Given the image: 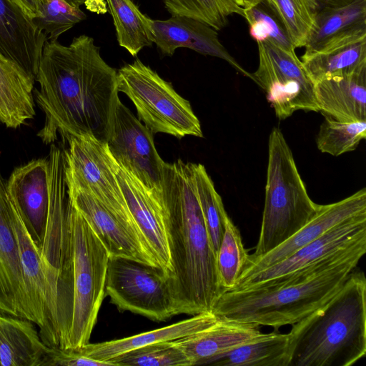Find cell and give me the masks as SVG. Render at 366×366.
<instances>
[{
  "label": "cell",
  "instance_id": "obj_36",
  "mask_svg": "<svg viewBox=\"0 0 366 366\" xmlns=\"http://www.w3.org/2000/svg\"><path fill=\"white\" fill-rule=\"evenodd\" d=\"M85 19L79 7L64 0H39L38 14L32 21L46 35L47 40L56 41L61 34Z\"/></svg>",
  "mask_w": 366,
  "mask_h": 366
},
{
  "label": "cell",
  "instance_id": "obj_37",
  "mask_svg": "<svg viewBox=\"0 0 366 366\" xmlns=\"http://www.w3.org/2000/svg\"><path fill=\"white\" fill-rule=\"evenodd\" d=\"M114 366H191L184 352L173 341L139 347L110 360Z\"/></svg>",
  "mask_w": 366,
  "mask_h": 366
},
{
  "label": "cell",
  "instance_id": "obj_14",
  "mask_svg": "<svg viewBox=\"0 0 366 366\" xmlns=\"http://www.w3.org/2000/svg\"><path fill=\"white\" fill-rule=\"evenodd\" d=\"M366 237V213L353 216L287 258L237 282L229 290L279 280L315 264Z\"/></svg>",
  "mask_w": 366,
  "mask_h": 366
},
{
  "label": "cell",
  "instance_id": "obj_39",
  "mask_svg": "<svg viewBox=\"0 0 366 366\" xmlns=\"http://www.w3.org/2000/svg\"><path fill=\"white\" fill-rule=\"evenodd\" d=\"M31 19L37 16L39 0H12Z\"/></svg>",
  "mask_w": 366,
  "mask_h": 366
},
{
  "label": "cell",
  "instance_id": "obj_40",
  "mask_svg": "<svg viewBox=\"0 0 366 366\" xmlns=\"http://www.w3.org/2000/svg\"><path fill=\"white\" fill-rule=\"evenodd\" d=\"M315 1L320 6V8L322 9V8H325V7H333V6L345 5V4L352 2L354 0H315Z\"/></svg>",
  "mask_w": 366,
  "mask_h": 366
},
{
  "label": "cell",
  "instance_id": "obj_7",
  "mask_svg": "<svg viewBox=\"0 0 366 366\" xmlns=\"http://www.w3.org/2000/svg\"><path fill=\"white\" fill-rule=\"evenodd\" d=\"M118 90L134 104L138 119L152 132L181 139L203 137L190 103L172 85L137 59L117 71Z\"/></svg>",
  "mask_w": 366,
  "mask_h": 366
},
{
  "label": "cell",
  "instance_id": "obj_35",
  "mask_svg": "<svg viewBox=\"0 0 366 366\" xmlns=\"http://www.w3.org/2000/svg\"><path fill=\"white\" fill-rule=\"evenodd\" d=\"M282 19L295 48L304 47L320 6L315 0H267Z\"/></svg>",
  "mask_w": 366,
  "mask_h": 366
},
{
  "label": "cell",
  "instance_id": "obj_26",
  "mask_svg": "<svg viewBox=\"0 0 366 366\" xmlns=\"http://www.w3.org/2000/svg\"><path fill=\"white\" fill-rule=\"evenodd\" d=\"M301 61L314 84L326 78L352 74L366 66V37L302 55Z\"/></svg>",
  "mask_w": 366,
  "mask_h": 366
},
{
  "label": "cell",
  "instance_id": "obj_28",
  "mask_svg": "<svg viewBox=\"0 0 366 366\" xmlns=\"http://www.w3.org/2000/svg\"><path fill=\"white\" fill-rule=\"evenodd\" d=\"M112 16L117 41L135 56L153 42L150 18L142 14L132 0H106Z\"/></svg>",
  "mask_w": 366,
  "mask_h": 366
},
{
  "label": "cell",
  "instance_id": "obj_20",
  "mask_svg": "<svg viewBox=\"0 0 366 366\" xmlns=\"http://www.w3.org/2000/svg\"><path fill=\"white\" fill-rule=\"evenodd\" d=\"M366 37V0L320 9L308 34L303 56Z\"/></svg>",
  "mask_w": 366,
  "mask_h": 366
},
{
  "label": "cell",
  "instance_id": "obj_5",
  "mask_svg": "<svg viewBox=\"0 0 366 366\" xmlns=\"http://www.w3.org/2000/svg\"><path fill=\"white\" fill-rule=\"evenodd\" d=\"M319 207L307 193L282 132L274 127L269 136L259 237L254 253L249 257L262 256L285 242L316 215Z\"/></svg>",
  "mask_w": 366,
  "mask_h": 366
},
{
  "label": "cell",
  "instance_id": "obj_6",
  "mask_svg": "<svg viewBox=\"0 0 366 366\" xmlns=\"http://www.w3.org/2000/svg\"><path fill=\"white\" fill-rule=\"evenodd\" d=\"M69 224L72 245L73 305L66 347L79 348L89 342L106 296L105 282L109 254L72 203Z\"/></svg>",
  "mask_w": 366,
  "mask_h": 366
},
{
  "label": "cell",
  "instance_id": "obj_43",
  "mask_svg": "<svg viewBox=\"0 0 366 366\" xmlns=\"http://www.w3.org/2000/svg\"><path fill=\"white\" fill-rule=\"evenodd\" d=\"M239 6H240V0H233ZM241 7V6H240Z\"/></svg>",
  "mask_w": 366,
  "mask_h": 366
},
{
  "label": "cell",
  "instance_id": "obj_30",
  "mask_svg": "<svg viewBox=\"0 0 366 366\" xmlns=\"http://www.w3.org/2000/svg\"><path fill=\"white\" fill-rule=\"evenodd\" d=\"M192 169L199 206L212 247L217 254L228 214L204 166L192 163Z\"/></svg>",
  "mask_w": 366,
  "mask_h": 366
},
{
  "label": "cell",
  "instance_id": "obj_27",
  "mask_svg": "<svg viewBox=\"0 0 366 366\" xmlns=\"http://www.w3.org/2000/svg\"><path fill=\"white\" fill-rule=\"evenodd\" d=\"M288 335L261 333L214 359L218 366H287Z\"/></svg>",
  "mask_w": 366,
  "mask_h": 366
},
{
  "label": "cell",
  "instance_id": "obj_11",
  "mask_svg": "<svg viewBox=\"0 0 366 366\" xmlns=\"http://www.w3.org/2000/svg\"><path fill=\"white\" fill-rule=\"evenodd\" d=\"M107 144L120 166L152 192L161 191L164 162L155 148L153 134L120 100Z\"/></svg>",
  "mask_w": 366,
  "mask_h": 366
},
{
  "label": "cell",
  "instance_id": "obj_17",
  "mask_svg": "<svg viewBox=\"0 0 366 366\" xmlns=\"http://www.w3.org/2000/svg\"><path fill=\"white\" fill-rule=\"evenodd\" d=\"M362 213H366L365 187L340 201L320 204L316 215L285 242L262 256L250 257L248 254L237 282L287 258L335 225Z\"/></svg>",
  "mask_w": 366,
  "mask_h": 366
},
{
  "label": "cell",
  "instance_id": "obj_12",
  "mask_svg": "<svg viewBox=\"0 0 366 366\" xmlns=\"http://www.w3.org/2000/svg\"><path fill=\"white\" fill-rule=\"evenodd\" d=\"M72 204L107 250L122 257L157 267L128 208L104 204L92 194L69 191Z\"/></svg>",
  "mask_w": 366,
  "mask_h": 366
},
{
  "label": "cell",
  "instance_id": "obj_13",
  "mask_svg": "<svg viewBox=\"0 0 366 366\" xmlns=\"http://www.w3.org/2000/svg\"><path fill=\"white\" fill-rule=\"evenodd\" d=\"M11 212L6 181L0 173V311L31 320L40 330L44 320L23 272Z\"/></svg>",
  "mask_w": 366,
  "mask_h": 366
},
{
  "label": "cell",
  "instance_id": "obj_19",
  "mask_svg": "<svg viewBox=\"0 0 366 366\" xmlns=\"http://www.w3.org/2000/svg\"><path fill=\"white\" fill-rule=\"evenodd\" d=\"M47 36L12 0H0V53L35 81Z\"/></svg>",
  "mask_w": 366,
  "mask_h": 366
},
{
  "label": "cell",
  "instance_id": "obj_32",
  "mask_svg": "<svg viewBox=\"0 0 366 366\" xmlns=\"http://www.w3.org/2000/svg\"><path fill=\"white\" fill-rule=\"evenodd\" d=\"M248 253L244 247L240 232L228 216L220 246L216 254L220 285L225 291L237 282L245 265Z\"/></svg>",
  "mask_w": 366,
  "mask_h": 366
},
{
  "label": "cell",
  "instance_id": "obj_25",
  "mask_svg": "<svg viewBox=\"0 0 366 366\" xmlns=\"http://www.w3.org/2000/svg\"><path fill=\"white\" fill-rule=\"evenodd\" d=\"M34 81L0 53V123L16 129L34 117Z\"/></svg>",
  "mask_w": 366,
  "mask_h": 366
},
{
  "label": "cell",
  "instance_id": "obj_42",
  "mask_svg": "<svg viewBox=\"0 0 366 366\" xmlns=\"http://www.w3.org/2000/svg\"><path fill=\"white\" fill-rule=\"evenodd\" d=\"M259 0H240V6L244 9Z\"/></svg>",
  "mask_w": 366,
  "mask_h": 366
},
{
  "label": "cell",
  "instance_id": "obj_24",
  "mask_svg": "<svg viewBox=\"0 0 366 366\" xmlns=\"http://www.w3.org/2000/svg\"><path fill=\"white\" fill-rule=\"evenodd\" d=\"M48 350L34 322L0 311L1 366H41Z\"/></svg>",
  "mask_w": 366,
  "mask_h": 366
},
{
  "label": "cell",
  "instance_id": "obj_41",
  "mask_svg": "<svg viewBox=\"0 0 366 366\" xmlns=\"http://www.w3.org/2000/svg\"><path fill=\"white\" fill-rule=\"evenodd\" d=\"M64 1L73 6L79 7V6L83 4L86 0H64Z\"/></svg>",
  "mask_w": 366,
  "mask_h": 366
},
{
  "label": "cell",
  "instance_id": "obj_2",
  "mask_svg": "<svg viewBox=\"0 0 366 366\" xmlns=\"http://www.w3.org/2000/svg\"><path fill=\"white\" fill-rule=\"evenodd\" d=\"M171 254L169 277L179 314L212 312L224 292L197 195L192 163H164L158 193Z\"/></svg>",
  "mask_w": 366,
  "mask_h": 366
},
{
  "label": "cell",
  "instance_id": "obj_10",
  "mask_svg": "<svg viewBox=\"0 0 366 366\" xmlns=\"http://www.w3.org/2000/svg\"><path fill=\"white\" fill-rule=\"evenodd\" d=\"M65 153V177L69 191L89 193L102 202L128 208L119 186L117 162L107 143L90 137H71Z\"/></svg>",
  "mask_w": 366,
  "mask_h": 366
},
{
  "label": "cell",
  "instance_id": "obj_34",
  "mask_svg": "<svg viewBox=\"0 0 366 366\" xmlns=\"http://www.w3.org/2000/svg\"><path fill=\"white\" fill-rule=\"evenodd\" d=\"M172 15L189 16L202 21L216 30L227 24L232 14L244 16L243 9L233 0H162Z\"/></svg>",
  "mask_w": 366,
  "mask_h": 366
},
{
  "label": "cell",
  "instance_id": "obj_15",
  "mask_svg": "<svg viewBox=\"0 0 366 366\" xmlns=\"http://www.w3.org/2000/svg\"><path fill=\"white\" fill-rule=\"evenodd\" d=\"M116 174L128 209L147 249L157 267L169 277L172 259L159 192L147 189L118 162Z\"/></svg>",
  "mask_w": 366,
  "mask_h": 366
},
{
  "label": "cell",
  "instance_id": "obj_44",
  "mask_svg": "<svg viewBox=\"0 0 366 366\" xmlns=\"http://www.w3.org/2000/svg\"><path fill=\"white\" fill-rule=\"evenodd\" d=\"M1 366V365H0Z\"/></svg>",
  "mask_w": 366,
  "mask_h": 366
},
{
  "label": "cell",
  "instance_id": "obj_8",
  "mask_svg": "<svg viewBox=\"0 0 366 366\" xmlns=\"http://www.w3.org/2000/svg\"><path fill=\"white\" fill-rule=\"evenodd\" d=\"M105 295L120 312L157 322L179 315L169 277L159 268L122 257H109Z\"/></svg>",
  "mask_w": 366,
  "mask_h": 366
},
{
  "label": "cell",
  "instance_id": "obj_29",
  "mask_svg": "<svg viewBox=\"0 0 366 366\" xmlns=\"http://www.w3.org/2000/svg\"><path fill=\"white\" fill-rule=\"evenodd\" d=\"M11 207V221L17 241L23 272L33 295L36 305L43 317L44 326L47 284L41 254L31 238L21 218L12 204Z\"/></svg>",
  "mask_w": 366,
  "mask_h": 366
},
{
  "label": "cell",
  "instance_id": "obj_22",
  "mask_svg": "<svg viewBox=\"0 0 366 366\" xmlns=\"http://www.w3.org/2000/svg\"><path fill=\"white\" fill-rule=\"evenodd\" d=\"M320 112L340 122L366 121V66L315 83Z\"/></svg>",
  "mask_w": 366,
  "mask_h": 366
},
{
  "label": "cell",
  "instance_id": "obj_31",
  "mask_svg": "<svg viewBox=\"0 0 366 366\" xmlns=\"http://www.w3.org/2000/svg\"><path fill=\"white\" fill-rule=\"evenodd\" d=\"M251 37L292 52L295 46L280 16L267 0H259L243 9Z\"/></svg>",
  "mask_w": 366,
  "mask_h": 366
},
{
  "label": "cell",
  "instance_id": "obj_16",
  "mask_svg": "<svg viewBox=\"0 0 366 366\" xmlns=\"http://www.w3.org/2000/svg\"><path fill=\"white\" fill-rule=\"evenodd\" d=\"M8 198L39 252L49 214L48 159L39 158L14 169L6 182Z\"/></svg>",
  "mask_w": 366,
  "mask_h": 366
},
{
  "label": "cell",
  "instance_id": "obj_18",
  "mask_svg": "<svg viewBox=\"0 0 366 366\" xmlns=\"http://www.w3.org/2000/svg\"><path fill=\"white\" fill-rule=\"evenodd\" d=\"M153 42L164 55L172 56L178 48L184 47L199 54L222 59L238 72L254 81L252 74L245 70L219 41L217 30L198 19L172 15L167 20L150 19Z\"/></svg>",
  "mask_w": 366,
  "mask_h": 366
},
{
  "label": "cell",
  "instance_id": "obj_1",
  "mask_svg": "<svg viewBox=\"0 0 366 366\" xmlns=\"http://www.w3.org/2000/svg\"><path fill=\"white\" fill-rule=\"evenodd\" d=\"M35 81V99L44 114L37 133L43 143L54 142L58 135L63 140L90 136L108 142L120 100L118 76L92 37L80 35L68 46L47 40Z\"/></svg>",
  "mask_w": 366,
  "mask_h": 366
},
{
  "label": "cell",
  "instance_id": "obj_23",
  "mask_svg": "<svg viewBox=\"0 0 366 366\" xmlns=\"http://www.w3.org/2000/svg\"><path fill=\"white\" fill-rule=\"evenodd\" d=\"M218 319L219 317L213 312L200 313L164 327L122 339L95 344L89 342L79 348L89 358L110 362L114 357L139 347L174 341L198 333L212 326Z\"/></svg>",
  "mask_w": 366,
  "mask_h": 366
},
{
  "label": "cell",
  "instance_id": "obj_33",
  "mask_svg": "<svg viewBox=\"0 0 366 366\" xmlns=\"http://www.w3.org/2000/svg\"><path fill=\"white\" fill-rule=\"evenodd\" d=\"M366 137V121L340 122L325 116L316 138L322 153L340 156L356 149Z\"/></svg>",
  "mask_w": 366,
  "mask_h": 366
},
{
  "label": "cell",
  "instance_id": "obj_38",
  "mask_svg": "<svg viewBox=\"0 0 366 366\" xmlns=\"http://www.w3.org/2000/svg\"><path fill=\"white\" fill-rule=\"evenodd\" d=\"M41 366H114L111 362L99 361L81 353L79 348L49 347Z\"/></svg>",
  "mask_w": 366,
  "mask_h": 366
},
{
  "label": "cell",
  "instance_id": "obj_21",
  "mask_svg": "<svg viewBox=\"0 0 366 366\" xmlns=\"http://www.w3.org/2000/svg\"><path fill=\"white\" fill-rule=\"evenodd\" d=\"M261 333L258 325L219 317L208 328L173 342L184 352L192 365H209L219 356Z\"/></svg>",
  "mask_w": 366,
  "mask_h": 366
},
{
  "label": "cell",
  "instance_id": "obj_3",
  "mask_svg": "<svg viewBox=\"0 0 366 366\" xmlns=\"http://www.w3.org/2000/svg\"><path fill=\"white\" fill-rule=\"evenodd\" d=\"M366 253V237L328 258L284 278L222 294L212 312L276 331L293 325L329 301Z\"/></svg>",
  "mask_w": 366,
  "mask_h": 366
},
{
  "label": "cell",
  "instance_id": "obj_9",
  "mask_svg": "<svg viewBox=\"0 0 366 366\" xmlns=\"http://www.w3.org/2000/svg\"><path fill=\"white\" fill-rule=\"evenodd\" d=\"M257 46L259 65L252 73L254 81L264 91L276 117L283 120L297 110L320 112L315 84L295 51L267 41Z\"/></svg>",
  "mask_w": 366,
  "mask_h": 366
},
{
  "label": "cell",
  "instance_id": "obj_4",
  "mask_svg": "<svg viewBox=\"0 0 366 366\" xmlns=\"http://www.w3.org/2000/svg\"><path fill=\"white\" fill-rule=\"evenodd\" d=\"M287 366H351L366 355V278L357 267L325 304L292 325Z\"/></svg>",
  "mask_w": 366,
  "mask_h": 366
}]
</instances>
